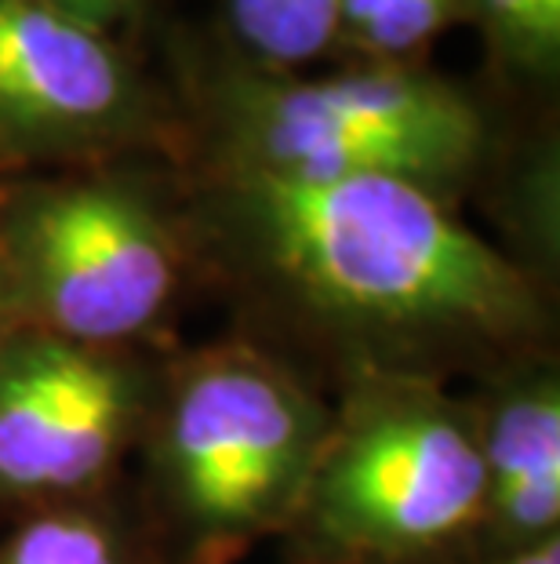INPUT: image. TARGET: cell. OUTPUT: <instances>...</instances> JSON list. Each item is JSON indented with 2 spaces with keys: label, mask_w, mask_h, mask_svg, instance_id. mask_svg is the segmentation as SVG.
Segmentation results:
<instances>
[{
  "label": "cell",
  "mask_w": 560,
  "mask_h": 564,
  "mask_svg": "<svg viewBox=\"0 0 560 564\" xmlns=\"http://www.w3.org/2000/svg\"><path fill=\"white\" fill-rule=\"evenodd\" d=\"M200 215L252 324L241 335L336 382L361 371L470 382L553 343L546 288L415 183L211 175Z\"/></svg>",
  "instance_id": "cell-1"
},
{
  "label": "cell",
  "mask_w": 560,
  "mask_h": 564,
  "mask_svg": "<svg viewBox=\"0 0 560 564\" xmlns=\"http://www.w3.org/2000/svg\"><path fill=\"white\" fill-rule=\"evenodd\" d=\"M328 415L309 371L248 335L168 350L131 455L146 564H241L281 539Z\"/></svg>",
  "instance_id": "cell-2"
},
{
  "label": "cell",
  "mask_w": 560,
  "mask_h": 564,
  "mask_svg": "<svg viewBox=\"0 0 560 564\" xmlns=\"http://www.w3.org/2000/svg\"><path fill=\"white\" fill-rule=\"evenodd\" d=\"M481 459L459 382L361 371L336 382L292 564H476Z\"/></svg>",
  "instance_id": "cell-3"
},
{
  "label": "cell",
  "mask_w": 560,
  "mask_h": 564,
  "mask_svg": "<svg viewBox=\"0 0 560 564\" xmlns=\"http://www.w3.org/2000/svg\"><path fill=\"white\" fill-rule=\"evenodd\" d=\"M211 128L216 175L400 178L448 200L492 150L481 106L411 69L325 80L241 74L211 95Z\"/></svg>",
  "instance_id": "cell-4"
},
{
  "label": "cell",
  "mask_w": 560,
  "mask_h": 564,
  "mask_svg": "<svg viewBox=\"0 0 560 564\" xmlns=\"http://www.w3.org/2000/svg\"><path fill=\"white\" fill-rule=\"evenodd\" d=\"M0 270L22 328L161 350L186 284V237L131 178H58L0 208Z\"/></svg>",
  "instance_id": "cell-5"
},
{
  "label": "cell",
  "mask_w": 560,
  "mask_h": 564,
  "mask_svg": "<svg viewBox=\"0 0 560 564\" xmlns=\"http://www.w3.org/2000/svg\"><path fill=\"white\" fill-rule=\"evenodd\" d=\"M168 350L85 346L19 324L0 346V510L30 513L121 485Z\"/></svg>",
  "instance_id": "cell-6"
},
{
  "label": "cell",
  "mask_w": 560,
  "mask_h": 564,
  "mask_svg": "<svg viewBox=\"0 0 560 564\" xmlns=\"http://www.w3.org/2000/svg\"><path fill=\"white\" fill-rule=\"evenodd\" d=\"M139 128V88L99 33L52 4L0 0V150H91Z\"/></svg>",
  "instance_id": "cell-7"
},
{
  "label": "cell",
  "mask_w": 560,
  "mask_h": 564,
  "mask_svg": "<svg viewBox=\"0 0 560 564\" xmlns=\"http://www.w3.org/2000/svg\"><path fill=\"white\" fill-rule=\"evenodd\" d=\"M481 459L476 564L528 554L560 539V354L535 346L473 376L466 387Z\"/></svg>",
  "instance_id": "cell-8"
},
{
  "label": "cell",
  "mask_w": 560,
  "mask_h": 564,
  "mask_svg": "<svg viewBox=\"0 0 560 564\" xmlns=\"http://www.w3.org/2000/svg\"><path fill=\"white\" fill-rule=\"evenodd\" d=\"M0 564H146L121 485L91 499L19 513L0 539Z\"/></svg>",
  "instance_id": "cell-9"
},
{
  "label": "cell",
  "mask_w": 560,
  "mask_h": 564,
  "mask_svg": "<svg viewBox=\"0 0 560 564\" xmlns=\"http://www.w3.org/2000/svg\"><path fill=\"white\" fill-rule=\"evenodd\" d=\"M241 41L273 66L306 63L336 41L342 0H233Z\"/></svg>",
  "instance_id": "cell-10"
},
{
  "label": "cell",
  "mask_w": 560,
  "mask_h": 564,
  "mask_svg": "<svg viewBox=\"0 0 560 564\" xmlns=\"http://www.w3.org/2000/svg\"><path fill=\"white\" fill-rule=\"evenodd\" d=\"M503 55L531 77H553L560 63V0H481Z\"/></svg>",
  "instance_id": "cell-11"
},
{
  "label": "cell",
  "mask_w": 560,
  "mask_h": 564,
  "mask_svg": "<svg viewBox=\"0 0 560 564\" xmlns=\"http://www.w3.org/2000/svg\"><path fill=\"white\" fill-rule=\"evenodd\" d=\"M451 0H393L386 15H378L372 26L361 30L364 47H372L378 55H408L426 37H433L440 22L448 19Z\"/></svg>",
  "instance_id": "cell-12"
},
{
  "label": "cell",
  "mask_w": 560,
  "mask_h": 564,
  "mask_svg": "<svg viewBox=\"0 0 560 564\" xmlns=\"http://www.w3.org/2000/svg\"><path fill=\"white\" fill-rule=\"evenodd\" d=\"M52 4H55V11H63V15L85 22V26L95 30V22H102L121 0H52Z\"/></svg>",
  "instance_id": "cell-13"
},
{
  "label": "cell",
  "mask_w": 560,
  "mask_h": 564,
  "mask_svg": "<svg viewBox=\"0 0 560 564\" xmlns=\"http://www.w3.org/2000/svg\"><path fill=\"white\" fill-rule=\"evenodd\" d=\"M393 8V0H342V22H350V26L361 33L367 30L378 15H386Z\"/></svg>",
  "instance_id": "cell-14"
},
{
  "label": "cell",
  "mask_w": 560,
  "mask_h": 564,
  "mask_svg": "<svg viewBox=\"0 0 560 564\" xmlns=\"http://www.w3.org/2000/svg\"><path fill=\"white\" fill-rule=\"evenodd\" d=\"M487 564H560V539L546 546H535L528 554H514V557H498V561H487Z\"/></svg>",
  "instance_id": "cell-15"
},
{
  "label": "cell",
  "mask_w": 560,
  "mask_h": 564,
  "mask_svg": "<svg viewBox=\"0 0 560 564\" xmlns=\"http://www.w3.org/2000/svg\"><path fill=\"white\" fill-rule=\"evenodd\" d=\"M19 328V314H15V303H11V288L4 270H0V346L11 339V332Z\"/></svg>",
  "instance_id": "cell-16"
}]
</instances>
